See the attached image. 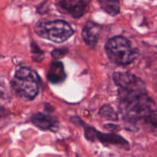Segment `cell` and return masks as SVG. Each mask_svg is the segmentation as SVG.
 I'll use <instances>...</instances> for the list:
<instances>
[{"instance_id": "obj_1", "label": "cell", "mask_w": 157, "mask_h": 157, "mask_svg": "<svg viewBox=\"0 0 157 157\" xmlns=\"http://www.w3.org/2000/svg\"><path fill=\"white\" fill-rule=\"evenodd\" d=\"M112 78L117 87L119 112L128 128L132 131L157 129V104L143 80L127 71L114 72Z\"/></svg>"}, {"instance_id": "obj_2", "label": "cell", "mask_w": 157, "mask_h": 157, "mask_svg": "<svg viewBox=\"0 0 157 157\" xmlns=\"http://www.w3.org/2000/svg\"><path fill=\"white\" fill-rule=\"evenodd\" d=\"M11 87L17 96L32 101L39 94L42 81L35 70L29 67H21L15 71L11 81Z\"/></svg>"}, {"instance_id": "obj_8", "label": "cell", "mask_w": 157, "mask_h": 157, "mask_svg": "<svg viewBox=\"0 0 157 157\" xmlns=\"http://www.w3.org/2000/svg\"><path fill=\"white\" fill-rule=\"evenodd\" d=\"M103 26L93 21H87L84 25L81 32V36L86 44L92 48L98 45L100 35L102 32Z\"/></svg>"}, {"instance_id": "obj_3", "label": "cell", "mask_w": 157, "mask_h": 157, "mask_svg": "<svg viewBox=\"0 0 157 157\" xmlns=\"http://www.w3.org/2000/svg\"><path fill=\"white\" fill-rule=\"evenodd\" d=\"M107 58L117 65H128L138 56V52L131 42L122 35L109 38L104 46Z\"/></svg>"}, {"instance_id": "obj_12", "label": "cell", "mask_w": 157, "mask_h": 157, "mask_svg": "<svg viewBox=\"0 0 157 157\" xmlns=\"http://www.w3.org/2000/svg\"><path fill=\"white\" fill-rule=\"evenodd\" d=\"M31 48V53H32V58L33 61L35 62H41L42 60L44 59L45 56H44V51L41 50L39 48V46L35 42V41H32L30 44Z\"/></svg>"}, {"instance_id": "obj_9", "label": "cell", "mask_w": 157, "mask_h": 157, "mask_svg": "<svg viewBox=\"0 0 157 157\" xmlns=\"http://www.w3.org/2000/svg\"><path fill=\"white\" fill-rule=\"evenodd\" d=\"M66 78L67 74L64 64L60 61H52L47 74L48 81L52 84H59L64 82Z\"/></svg>"}, {"instance_id": "obj_7", "label": "cell", "mask_w": 157, "mask_h": 157, "mask_svg": "<svg viewBox=\"0 0 157 157\" xmlns=\"http://www.w3.org/2000/svg\"><path fill=\"white\" fill-rule=\"evenodd\" d=\"M31 122L35 127L43 131L55 133L59 129V121L56 116L50 113H36L31 116Z\"/></svg>"}, {"instance_id": "obj_11", "label": "cell", "mask_w": 157, "mask_h": 157, "mask_svg": "<svg viewBox=\"0 0 157 157\" xmlns=\"http://www.w3.org/2000/svg\"><path fill=\"white\" fill-rule=\"evenodd\" d=\"M98 114L101 117L104 118L107 121H117L119 117H118V113H117L116 110H114L112 106L110 104H104L100 108Z\"/></svg>"}, {"instance_id": "obj_5", "label": "cell", "mask_w": 157, "mask_h": 157, "mask_svg": "<svg viewBox=\"0 0 157 157\" xmlns=\"http://www.w3.org/2000/svg\"><path fill=\"white\" fill-rule=\"evenodd\" d=\"M70 120L73 124H77V125L84 128V136L87 140L91 141V142L98 141L104 145L118 146V147H121V148L126 150H130V144L123 136H120L117 133H102L99 130H97L94 127L84 123L78 116L71 117Z\"/></svg>"}, {"instance_id": "obj_10", "label": "cell", "mask_w": 157, "mask_h": 157, "mask_svg": "<svg viewBox=\"0 0 157 157\" xmlns=\"http://www.w3.org/2000/svg\"><path fill=\"white\" fill-rule=\"evenodd\" d=\"M98 3L101 9L110 16H116L121 12V6H120L119 1L99 0Z\"/></svg>"}, {"instance_id": "obj_4", "label": "cell", "mask_w": 157, "mask_h": 157, "mask_svg": "<svg viewBox=\"0 0 157 157\" xmlns=\"http://www.w3.org/2000/svg\"><path fill=\"white\" fill-rule=\"evenodd\" d=\"M34 30L40 38L55 43L67 41L75 33V30L68 22L60 19L41 20L35 24Z\"/></svg>"}, {"instance_id": "obj_6", "label": "cell", "mask_w": 157, "mask_h": 157, "mask_svg": "<svg viewBox=\"0 0 157 157\" xmlns=\"http://www.w3.org/2000/svg\"><path fill=\"white\" fill-rule=\"evenodd\" d=\"M90 3V1L86 0H61L57 2L56 5L74 18H80L87 13Z\"/></svg>"}, {"instance_id": "obj_14", "label": "cell", "mask_w": 157, "mask_h": 157, "mask_svg": "<svg viewBox=\"0 0 157 157\" xmlns=\"http://www.w3.org/2000/svg\"><path fill=\"white\" fill-rule=\"evenodd\" d=\"M104 127H105L107 130H110V132L113 133H115V132H118L121 130V127H120V126L117 125V124H105V125H104Z\"/></svg>"}, {"instance_id": "obj_13", "label": "cell", "mask_w": 157, "mask_h": 157, "mask_svg": "<svg viewBox=\"0 0 157 157\" xmlns=\"http://www.w3.org/2000/svg\"><path fill=\"white\" fill-rule=\"evenodd\" d=\"M68 52V49L64 48H55L51 52V55L54 61H58L61 58H64Z\"/></svg>"}]
</instances>
